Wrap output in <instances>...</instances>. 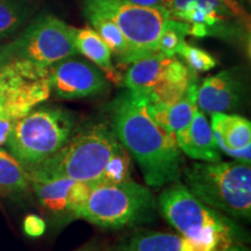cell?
<instances>
[{
	"label": "cell",
	"instance_id": "14",
	"mask_svg": "<svg viewBox=\"0 0 251 251\" xmlns=\"http://www.w3.org/2000/svg\"><path fill=\"white\" fill-rule=\"evenodd\" d=\"M244 98V85L237 70H224L205 78L198 87V108L207 114L237 109Z\"/></svg>",
	"mask_w": 251,
	"mask_h": 251
},
{
	"label": "cell",
	"instance_id": "3",
	"mask_svg": "<svg viewBox=\"0 0 251 251\" xmlns=\"http://www.w3.org/2000/svg\"><path fill=\"white\" fill-rule=\"evenodd\" d=\"M157 207L184 237L213 248L247 241L246 234L233 220L207 206L179 180L165 186L157 199Z\"/></svg>",
	"mask_w": 251,
	"mask_h": 251
},
{
	"label": "cell",
	"instance_id": "10",
	"mask_svg": "<svg viewBox=\"0 0 251 251\" xmlns=\"http://www.w3.org/2000/svg\"><path fill=\"white\" fill-rule=\"evenodd\" d=\"M50 94L48 68L19 59L0 65V119L18 120Z\"/></svg>",
	"mask_w": 251,
	"mask_h": 251
},
{
	"label": "cell",
	"instance_id": "27",
	"mask_svg": "<svg viewBox=\"0 0 251 251\" xmlns=\"http://www.w3.org/2000/svg\"><path fill=\"white\" fill-rule=\"evenodd\" d=\"M17 120H12V119H0V146L6 143L9 133L13 129V126Z\"/></svg>",
	"mask_w": 251,
	"mask_h": 251
},
{
	"label": "cell",
	"instance_id": "22",
	"mask_svg": "<svg viewBox=\"0 0 251 251\" xmlns=\"http://www.w3.org/2000/svg\"><path fill=\"white\" fill-rule=\"evenodd\" d=\"M35 12L31 0H0V40L18 35Z\"/></svg>",
	"mask_w": 251,
	"mask_h": 251
},
{
	"label": "cell",
	"instance_id": "9",
	"mask_svg": "<svg viewBox=\"0 0 251 251\" xmlns=\"http://www.w3.org/2000/svg\"><path fill=\"white\" fill-rule=\"evenodd\" d=\"M98 9L124 34L130 48V64L156 52L157 41L171 17L163 6H142L129 0H84Z\"/></svg>",
	"mask_w": 251,
	"mask_h": 251
},
{
	"label": "cell",
	"instance_id": "24",
	"mask_svg": "<svg viewBox=\"0 0 251 251\" xmlns=\"http://www.w3.org/2000/svg\"><path fill=\"white\" fill-rule=\"evenodd\" d=\"M177 55L184 59L185 64L196 74H201L214 69L218 64L216 59L206 50L190 45L186 41L181 43Z\"/></svg>",
	"mask_w": 251,
	"mask_h": 251
},
{
	"label": "cell",
	"instance_id": "26",
	"mask_svg": "<svg viewBox=\"0 0 251 251\" xmlns=\"http://www.w3.org/2000/svg\"><path fill=\"white\" fill-rule=\"evenodd\" d=\"M25 233L30 237H39L45 233L46 222L45 220L37 215H28L24 222Z\"/></svg>",
	"mask_w": 251,
	"mask_h": 251
},
{
	"label": "cell",
	"instance_id": "4",
	"mask_svg": "<svg viewBox=\"0 0 251 251\" xmlns=\"http://www.w3.org/2000/svg\"><path fill=\"white\" fill-rule=\"evenodd\" d=\"M184 184L207 206L222 214L249 221L251 169L241 162L193 163L184 166Z\"/></svg>",
	"mask_w": 251,
	"mask_h": 251
},
{
	"label": "cell",
	"instance_id": "5",
	"mask_svg": "<svg viewBox=\"0 0 251 251\" xmlns=\"http://www.w3.org/2000/svg\"><path fill=\"white\" fill-rule=\"evenodd\" d=\"M158 207L149 186L127 179L93 186L75 219L103 229H125L155 220Z\"/></svg>",
	"mask_w": 251,
	"mask_h": 251
},
{
	"label": "cell",
	"instance_id": "19",
	"mask_svg": "<svg viewBox=\"0 0 251 251\" xmlns=\"http://www.w3.org/2000/svg\"><path fill=\"white\" fill-rule=\"evenodd\" d=\"M74 43L78 54L85 56L91 63L103 71V74L114 76L115 68L112 61V50L92 27H75Z\"/></svg>",
	"mask_w": 251,
	"mask_h": 251
},
{
	"label": "cell",
	"instance_id": "28",
	"mask_svg": "<svg viewBox=\"0 0 251 251\" xmlns=\"http://www.w3.org/2000/svg\"><path fill=\"white\" fill-rule=\"evenodd\" d=\"M215 251H250L243 243H233L228 246L218 248Z\"/></svg>",
	"mask_w": 251,
	"mask_h": 251
},
{
	"label": "cell",
	"instance_id": "31",
	"mask_svg": "<svg viewBox=\"0 0 251 251\" xmlns=\"http://www.w3.org/2000/svg\"><path fill=\"white\" fill-rule=\"evenodd\" d=\"M9 62V59L7 58V55L5 52V48L4 45H0V65L4 64V63Z\"/></svg>",
	"mask_w": 251,
	"mask_h": 251
},
{
	"label": "cell",
	"instance_id": "30",
	"mask_svg": "<svg viewBox=\"0 0 251 251\" xmlns=\"http://www.w3.org/2000/svg\"><path fill=\"white\" fill-rule=\"evenodd\" d=\"M75 251H102V249L99 244L89 243V244H85V246L78 248V249H76Z\"/></svg>",
	"mask_w": 251,
	"mask_h": 251
},
{
	"label": "cell",
	"instance_id": "29",
	"mask_svg": "<svg viewBox=\"0 0 251 251\" xmlns=\"http://www.w3.org/2000/svg\"><path fill=\"white\" fill-rule=\"evenodd\" d=\"M129 1L142 6H161L164 0H129Z\"/></svg>",
	"mask_w": 251,
	"mask_h": 251
},
{
	"label": "cell",
	"instance_id": "6",
	"mask_svg": "<svg viewBox=\"0 0 251 251\" xmlns=\"http://www.w3.org/2000/svg\"><path fill=\"white\" fill-rule=\"evenodd\" d=\"M76 128V117L70 111L43 106L18 119L5 144L29 172L55 155Z\"/></svg>",
	"mask_w": 251,
	"mask_h": 251
},
{
	"label": "cell",
	"instance_id": "25",
	"mask_svg": "<svg viewBox=\"0 0 251 251\" xmlns=\"http://www.w3.org/2000/svg\"><path fill=\"white\" fill-rule=\"evenodd\" d=\"M218 1L227 9L235 20L242 21L244 25L249 27L250 19L246 7H244L243 0H218Z\"/></svg>",
	"mask_w": 251,
	"mask_h": 251
},
{
	"label": "cell",
	"instance_id": "20",
	"mask_svg": "<svg viewBox=\"0 0 251 251\" xmlns=\"http://www.w3.org/2000/svg\"><path fill=\"white\" fill-rule=\"evenodd\" d=\"M84 13L85 17L100 37L105 41L106 45L112 50V54L117 56L119 62L124 63L126 65L130 64V48L127 40L119 29L112 19L105 15L98 9L84 5Z\"/></svg>",
	"mask_w": 251,
	"mask_h": 251
},
{
	"label": "cell",
	"instance_id": "8",
	"mask_svg": "<svg viewBox=\"0 0 251 251\" xmlns=\"http://www.w3.org/2000/svg\"><path fill=\"white\" fill-rule=\"evenodd\" d=\"M75 27L51 14L29 21L13 41L4 45L9 61H27L49 68L62 59L78 55L74 43Z\"/></svg>",
	"mask_w": 251,
	"mask_h": 251
},
{
	"label": "cell",
	"instance_id": "21",
	"mask_svg": "<svg viewBox=\"0 0 251 251\" xmlns=\"http://www.w3.org/2000/svg\"><path fill=\"white\" fill-rule=\"evenodd\" d=\"M29 190V172L11 152L0 148V196L19 197Z\"/></svg>",
	"mask_w": 251,
	"mask_h": 251
},
{
	"label": "cell",
	"instance_id": "15",
	"mask_svg": "<svg viewBox=\"0 0 251 251\" xmlns=\"http://www.w3.org/2000/svg\"><path fill=\"white\" fill-rule=\"evenodd\" d=\"M211 127L219 149L237 162L250 165L251 124L237 114H211Z\"/></svg>",
	"mask_w": 251,
	"mask_h": 251
},
{
	"label": "cell",
	"instance_id": "13",
	"mask_svg": "<svg viewBox=\"0 0 251 251\" xmlns=\"http://www.w3.org/2000/svg\"><path fill=\"white\" fill-rule=\"evenodd\" d=\"M161 6L171 19L186 24L188 35L194 37L219 34L233 18L218 0H164Z\"/></svg>",
	"mask_w": 251,
	"mask_h": 251
},
{
	"label": "cell",
	"instance_id": "17",
	"mask_svg": "<svg viewBox=\"0 0 251 251\" xmlns=\"http://www.w3.org/2000/svg\"><path fill=\"white\" fill-rule=\"evenodd\" d=\"M209 244L198 242L183 235L141 230L119 242L113 251H215Z\"/></svg>",
	"mask_w": 251,
	"mask_h": 251
},
{
	"label": "cell",
	"instance_id": "16",
	"mask_svg": "<svg viewBox=\"0 0 251 251\" xmlns=\"http://www.w3.org/2000/svg\"><path fill=\"white\" fill-rule=\"evenodd\" d=\"M180 151L197 161L215 163L221 161V153L216 144L211 124L199 108L186 127L176 134Z\"/></svg>",
	"mask_w": 251,
	"mask_h": 251
},
{
	"label": "cell",
	"instance_id": "2",
	"mask_svg": "<svg viewBox=\"0 0 251 251\" xmlns=\"http://www.w3.org/2000/svg\"><path fill=\"white\" fill-rule=\"evenodd\" d=\"M29 175L68 178L94 186L119 183L130 179V158L111 124L98 121L76 128L68 142Z\"/></svg>",
	"mask_w": 251,
	"mask_h": 251
},
{
	"label": "cell",
	"instance_id": "1",
	"mask_svg": "<svg viewBox=\"0 0 251 251\" xmlns=\"http://www.w3.org/2000/svg\"><path fill=\"white\" fill-rule=\"evenodd\" d=\"M108 112L113 130L149 187H165L180 179L183 152L176 136L153 119L146 97L126 90L112 100Z\"/></svg>",
	"mask_w": 251,
	"mask_h": 251
},
{
	"label": "cell",
	"instance_id": "18",
	"mask_svg": "<svg viewBox=\"0 0 251 251\" xmlns=\"http://www.w3.org/2000/svg\"><path fill=\"white\" fill-rule=\"evenodd\" d=\"M198 76L191 80L186 92L179 100L169 105L162 103H150V112L153 119L162 126L166 131L176 136L180 129L190 124L198 109Z\"/></svg>",
	"mask_w": 251,
	"mask_h": 251
},
{
	"label": "cell",
	"instance_id": "11",
	"mask_svg": "<svg viewBox=\"0 0 251 251\" xmlns=\"http://www.w3.org/2000/svg\"><path fill=\"white\" fill-rule=\"evenodd\" d=\"M76 56L62 59L48 68L50 93L64 100L102 94L108 87L103 71L93 63Z\"/></svg>",
	"mask_w": 251,
	"mask_h": 251
},
{
	"label": "cell",
	"instance_id": "12",
	"mask_svg": "<svg viewBox=\"0 0 251 251\" xmlns=\"http://www.w3.org/2000/svg\"><path fill=\"white\" fill-rule=\"evenodd\" d=\"M30 188L37 201L50 216L58 221H71L85 201L94 185L68 178H45L30 176Z\"/></svg>",
	"mask_w": 251,
	"mask_h": 251
},
{
	"label": "cell",
	"instance_id": "23",
	"mask_svg": "<svg viewBox=\"0 0 251 251\" xmlns=\"http://www.w3.org/2000/svg\"><path fill=\"white\" fill-rule=\"evenodd\" d=\"M188 35V26L181 21L170 19L157 41L156 52L165 56H177V51L185 37Z\"/></svg>",
	"mask_w": 251,
	"mask_h": 251
},
{
	"label": "cell",
	"instance_id": "7",
	"mask_svg": "<svg viewBox=\"0 0 251 251\" xmlns=\"http://www.w3.org/2000/svg\"><path fill=\"white\" fill-rule=\"evenodd\" d=\"M122 84L126 90L146 97L150 103L169 105L179 100L198 76L177 56L155 52L129 64Z\"/></svg>",
	"mask_w": 251,
	"mask_h": 251
}]
</instances>
